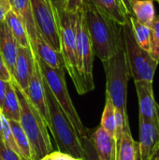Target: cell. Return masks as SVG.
Returning a JSON list of instances; mask_svg holds the SVG:
<instances>
[{"mask_svg":"<svg viewBox=\"0 0 159 160\" xmlns=\"http://www.w3.org/2000/svg\"><path fill=\"white\" fill-rule=\"evenodd\" d=\"M156 1H157V2H158V3H159V0H156Z\"/></svg>","mask_w":159,"mask_h":160,"instance_id":"f35d334b","label":"cell"},{"mask_svg":"<svg viewBox=\"0 0 159 160\" xmlns=\"http://www.w3.org/2000/svg\"><path fill=\"white\" fill-rule=\"evenodd\" d=\"M84 0H67L66 11L71 14H75L83 6Z\"/></svg>","mask_w":159,"mask_h":160,"instance_id":"f1b7e54d","label":"cell"},{"mask_svg":"<svg viewBox=\"0 0 159 160\" xmlns=\"http://www.w3.org/2000/svg\"><path fill=\"white\" fill-rule=\"evenodd\" d=\"M2 113L0 112V139H1V132H2Z\"/></svg>","mask_w":159,"mask_h":160,"instance_id":"74e56055","label":"cell"},{"mask_svg":"<svg viewBox=\"0 0 159 160\" xmlns=\"http://www.w3.org/2000/svg\"><path fill=\"white\" fill-rule=\"evenodd\" d=\"M122 38L130 77L134 79V82H153L158 63L136 41L129 17L122 25Z\"/></svg>","mask_w":159,"mask_h":160,"instance_id":"8992f818","label":"cell"},{"mask_svg":"<svg viewBox=\"0 0 159 160\" xmlns=\"http://www.w3.org/2000/svg\"><path fill=\"white\" fill-rule=\"evenodd\" d=\"M106 74V95L112 101L115 109L128 121L127 99V83L130 77L124 46L112 57L102 62Z\"/></svg>","mask_w":159,"mask_h":160,"instance_id":"277c9868","label":"cell"},{"mask_svg":"<svg viewBox=\"0 0 159 160\" xmlns=\"http://www.w3.org/2000/svg\"><path fill=\"white\" fill-rule=\"evenodd\" d=\"M0 160H27L23 158H22L21 156H19L18 154H16L15 152H13L12 150H10L9 148H7L3 141L0 139Z\"/></svg>","mask_w":159,"mask_h":160,"instance_id":"83f0119b","label":"cell"},{"mask_svg":"<svg viewBox=\"0 0 159 160\" xmlns=\"http://www.w3.org/2000/svg\"><path fill=\"white\" fill-rule=\"evenodd\" d=\"M122 2L124 3L125 7H126V8H127V12H128V14H129V15H132L133 13H132L131 0H122Z\"/></svg>","mask_w":159,"mask_h":160,"instance_id":"e575fe53","label":"cell"},{"mask_svg":"<svg viewBox=\"0 0 159 160\" xmlns=\"http://www.w3.org/2000/svg\"><path fill=\"white\" fill-rule=\"evenodd\" d=\"M61 53L63 55L65 69L67 70L70 79L79 95L87 94L81 74L78 69V57L75 42V14L63 11L59 15Z\"/></svg>","mask_w":159,"mask_h":160,"instance_id":"52a82bcc","label":"cell"},{"mask_svg":"<svg viewBox=\"0 0 159 160\" xmlns=\"http://www.w3.org/2000/svg\"><path fill=\"white\" fill-rule=\"evenodd\" d=\"M41 160H60V158L58 157V152H55V153H51L50 155L44 157Z\"/></svg>","mask_w":159,"mask_h":160,"instance_id":"836d02e7","label":"cell"},{"mask_svg":"<svg viewBox=\"0 0 159 160\" xmlns=\"http://www.w3.org/2000/svg\"><path fill=\"white\" fill-rule=\"evenodd\" d=\"M25 95L27 96V98H29L33 106L39 112V114L45 121L47 127L49 128L50 116H49L48 105H47V100H46V96H45L44 82H43L42 74H41L37 59L35 61V69H34L33 75L30 78L28 88H27V91L25 92Z\"/></svg>","mask_w":159,"mask_h":160,"instance_id":"30bf717a","label":"cell"},{"mask_svg":"<svg viewBox=\"0 0 159 160\" xmlns=\"http://www.w3.org/2000/svg\"><path fill=\"white\" fill-rule=\"evenodd\" d=\"M150 160H159V150L153 155V157L150 158Z\"/></svg>","mask_w":159,"mask_h":160,"instance_id":"8d00e7d4","label":"cell"},{"mask_svg":"<svg viewBox=\"0 0 159 160\" xmlns=\"http://www.w3.org/2000/svg\"><path fill=\"white\" fill-rule=\"evenodd\" d=\"M18 43L5 21L0 22V54L11 76L17 57Z\"/></svg>","mask_w":159,"mask_h":160,"instance_id":"5bb4252c","label":"cell"},{"mask_svg":"<svg viewBox=\"0 0 159 160\" xmlns=\"http://www.w3.org/2000/svg\"><path fill=\"white\" fill-rule=\"evenodd\" d=\"M35 56L41 59L44 63L53 68H65L64 59L61 52L54 50L37 32L36 42Z\"/></svg>","mask_w":159,"mask_h":160,"instance_id":"ac0fdd59","label":"cell"},{"mask_svg":"<svg viewBox=\"0 0 159 160\" xmlns=\"http://www.w3.org/2000/svg\"><path fill=\"white\" fill-rule=\"evenodd\" d=\"M116 160H141L140 145L130 132L129 125L124 127V131L117 145Z\"/></svg>","mask_w":159,"mask_h":160,"instance_id":"e0dca14e","label":"cell"},{"mask_svg":"<svg viewBox=\"0 0 159 160\" xmlns=\"http://www.w3.org/2000/svg\"><path fill=\"white\" fill-rule=\"evenodd\" d=\"M11 6V9L19 16V18L23 22L27 35L30 40L31 49L35 54L36 52V42H37V30L33 19L31 2L30 0H8Z\"/></svg>","mask_w":159,"mask_h":160,"instance_id":"9a60e30c","label":"cell"},{"mask_svg":"<svg viewBox=\"0 0 159 160\" xmlns=\"http://www.w3.org/2000/svg\"><path fill=\"white\" fill-rule=\"evenodd\" d=\"M151 28V52L152 57L159 64V15L156 16Z\"/></svg>","mask_w":159,"mask_h":160,"instance_id":"484cf974","label":"cell"},{"mask_svg":"<svg viewBox=\"0 0 159 160\" xmlns=\"http://www.w3.org/2000/svg\"><path fill=\"white\" fill-rule=\"evenodd\" d=\"M44 82L52 91L53 97L55 98L56 101L64 111L65 114L67 115V119L72 124L74 129L76 130L77 134L79 135L80 139L82 140L83 137L89 134V129L84 127L82 124L76 108L73 105V102L70 98L68 94V90L67 87L66 77H65V68H53L44 63L41 59L35 56Z\"/></svg>","mask_w":159,"mask_h":160,"instance_id":"5b68a950","label":"cell"},{"mask_svg":"<svg viewBox=\"0 0 159 160\" xmlns=\"http://www.w3.org/2000/svg\"><path fill=\"white\" fill-rule=\"evenodd\" d=\"M5 22H7L8 28L10 29L13 37L15 38L17 43L19 46L22 47H30V40L27 35L26 28L22 22V20L19 18V16L10 9L8 13L7 14L5 18Z\"/></svg>","mask_w":159,"mask_h":160,"instance_id":"ffe728a7","label":"cell"},{"mask_svg":"<svg viewBox=\"0 0 159 160\" xmlns=\"http://www.w3.org/2000/svg\"><path fill=\"white\" fill-rule=\"evenodd\" d=\"M10 9L11 6L8 0H0V22L5 21V18Z\"/></svg>","mask_w":159,"mask_h":160,"instance_id":"4dcf8cb0","label":"cell"},{"mask_svg":"<svg viewBox=\"0 0 159 160\" xmlns=\"http://www.w3.org/2000/svg\"><path fill=\"white\" fill-rule=\"evenodd\" d=\"M139 100V117L159 127V106L155 98L153 82H135Z\"/></svg>","mask_w":159,"mask_h":160,"instance_id":"9c48e42d","label":"cell"},{"mask_svg":"<svg viewBox=\"0 0 159 160\" xmlns=\"http://www.w3.org/2000/svg\"><path fill=\"white\" fill-rule=\"evenodd\" d=\"M1 113L8 121L20 122L21 119L20 103L12 81L7 82L6 95L1 108Z\"/></svg>","mask_w":159,"mask_h":160,"instance_id":"d6986e66","label":"cell"},{"mask_svg":"<svg viewBox=\"0 0 159 160\" xmlns=\"http://www.w3.org/2000/svg\"><path fill=\"white\" fill-rule=\"evenodd\" d=\"M12 82L20 103V124L30 142L34 160H41L52 153V145L47 130L48 127L25 93L13 81Z\"/></svg>","mask_w":159,"mask_h":160,"instance_id":"3957f363","label":"cell"},{"mask_svg":"<svg viewBox=\"0 0 159 160\" xmlns=\"http://www.w3.org/2000/svg\"><path fill=\"white\" fill-rule=\"evenodd\" d=\"M37 32L54 50L61 52L59 15L51 0H30Z\"/></svg>","mask_w":159,"mask_h":160,"instance_id":"ba28073f","label":"cell"},{"mask_svg":"<svg viewBox=\"0 0 159 160\" xmlns=\"http://www.w3.org/2000/svg\"><path fill=\"white\" fill-rule=\"evenodd\" d=\"M82 9L94 53L101 62L106 61L123 46L122 25L88 1H84Z\"/></svg>","mask_w":159,"mask_h":160,"instance_id":"6da1fadb","label":"cell"},{"mask_svg":"<svg viewBox=\"0 0 159 160\" xmlns=\"http://www.w3.org/2000/svg\"><path fill=\"white\" fill-rule=\"evenodd\" d=\"M140 155L141 160H150L159 150V127L139 117Z\"/></svg>","mask_w":159,"mask_h":160,"instance_id":"7c38bea8","label":"cell"},{"mask_svg":"<svg viewBox=\"0 0 159 160\" xmlns=\"http://www.w3.org/2000/svg\"><path fill=\"white\" fill-rule=\"evenodd\" d=\"M43 82L50 116L49 128L52 131L58 152L71 156L77 159L84 160V149L79 135L44 80Z\"/></svg>","mask_w":159,"mask_h":160,"instance_id":"7a4b0ae2","label":"cell"},{"mask_svg":"<svg viewBox=\"0 0 159 160\" xmlns=\"http://www.w3.org/2000/svg\"><path fill=\"white\" fill-rule=\"evenodd\" d=\"M132 15L140 22L151 26L156 17V9L153 0H131Z\"/></svg>","mask_w":159,"mask_h":160,"instance_id":"44dd1931","label":"cell"},{"mask_svg":"<svg viewBox=\"0 0 159 160\" xmlns=\"http://www.w3.org/2000/svg\"><path fill=\"white\" fill-rule=\"evenodd\" d=\"M110 135L115 136V107L111 98L106 95V102L100 125Z\"/></svg>","mask_w":159,"mask_h":160,"instance_id":"cb8c5ba5","label":"cell"},{"mask_svg":"<svg viewBox=\"0 0 159 160\" xmlns=\"http://www.w3.org/2000/svg\"><path fill=\"white\" fill-rule=\"evenodd\" d=\"M129 20L132 25L135 39L140 47L146 52H151V28L139 21L134 16L129 15Z\"/></svg>","mask_w":159,"mask_h":160,"instance_id":"603a6c76","label":"cell"},{"mask_svg":"<svg viewBox=\"0 0 159 160\" xmlns=\"http://www.w3.org/2000/svg\"><path fill=\"white\" fill-rule=\"evenodd\" d=\"M15 142L17 144V147L20 151L21 156L27 160H34L33 151L30 145V142L28 141V138L26 134L24 133L20 122L17 121H8Z\"/></svg>","mask_w":159,"mask_h":160,"instance_id":"7402d4cb","label":"cell"},{"mask_svg":"<svg viewBox=\"0 0 159 160\" xmlns=\"http://www.w3.org/2000/svg\"><path fill=\"white\" fill-rule=\"evenodd\" d=\"M93 145L100 160H116L117 144L115 138L110 135L101 126L90 133Z\"/></svg>","mask_w":159,"mask_h":160,"instance_id":"4fadbf2b","label":"cell"},{"mask_svg":"<svg viewBox=\"0 0 159 160\" xmlns=\"http://www.w3.org/2000/svg\"><path fill=\"white\" fill-rule=\"evenodd\" d=\"M82 143L84 149V160H100L99 158L97 155V152L95 150V147L93 145L92 140L90 138V130H89V134L85 137H83L82 140Z\"/></svg>","mask_w":159,"mask_h":160,"instance_id":"4316f807","label":"cell"},{"mask_svg":"<svg viewBox=\"0 0 159 160\" xmlns=\"http://www.w3.org/2000/svg\"><path fill=\"white\" fill-rule=\"evenodd\" d=\"M0 79L6 82H9L12 80V76L9 72V70L7 69L1 54H0Z\"/></svg>","mask_w":159,"mask_h":160,"instance_id":"f546056e","label":"cell"},{"mask_svg":"<svg viewBox=\"0 0 159 160\" xmlns=\"http://www.w3.org/2000/svg\"><path fill=\"white\" fill-rule=\"evenodd\" d=\"M2 132H1V140L3 141L4 144L9 148L10 150H12L13 152H15L16 154H18L19 156H21L20 154V151L17 147V144L15 142V140H14V137H13V134H12V131H11V128H10V126H9V123H8V120H7L4 115L2 114ZM22 157V156H21Z\"/></svg>","mask_w":159,"mask_h":160,"instance_id":"d4e9b609","label":"cell"},{"mask_svg":"<svg viewBox=\"0 0 159 160\" xmlns=\"http://www.w3.org/2000/svg\"><path fill=\"white\" fill-rule=\"evenodd\" d=\"M7 84V82L3 81V80H1V79H0V112H1V108H2L3 101H4L5 95H6Z\"/></svg>","mask_w":159,"mask_h":160,"instance_id":"d6a6232c","label":"cell"},{"mask_svg":"<svg viewBox=\"0 0 159 160\" xmlns=\"http://www.w3.org/2000/svg\"><path fill=\"white\" fill-rule=\"evenodd\" d=\"M35 54L30 47L18 45L17 57L12 73V81L25 93L35 69Z\"/></svg>","mask_w":159,"mask_h":160,"instance_id":"8fae6325","label":"cell"},{"mask_svg":"<svg viewBox=\"0 0 159 160\" xmlns=\"http://www.w3.org/2000/svg\"><path fill=\"white\" fill-rule=\"evenodd\" d=\"M58 157L60 160H80L71 157V156H68V155H66V154H62L60 152H58Z\"/></svg>","mask_w":159,"mask_h":160,"instance_id":"d590c367","label":"cell"},{"mask_svg":"<svg viewBox=\"0 0 159 160\" xmlns=\"http://www.w3.org/2000/svg\"><path fill=\"white\" fill-rule=\"evenodd\" d=\"M88 1L109 18L120 25H124L129 17V14L122 0H84Z\"/></svg>","mask_w":159,"mask_h":160,"instance_id":"2e32d148","label":"cell"},{"mask_svg":"<svg viewBox=\"0 0 159 160\" xmlns=\"http://www.w3.org/2000/svg\"><path fill=\"white\" fill-rule=\"evenodd\" d=\"M51 2L56 9L58 15H60L63 11H66L67 0H51Z\"/></svg>","mask_w":159,"mask_h":160,"instance_id":"1f68e13d","label":"cell"}]
</instances>
